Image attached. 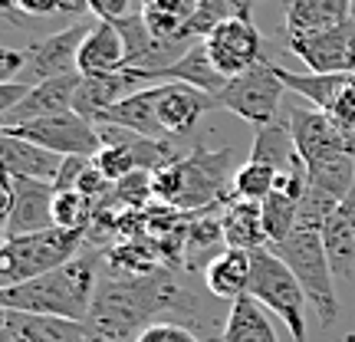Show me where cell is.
Wrapping results in <instances>:
<instances>
[{"instance_id":"1","label":"cell","mask_w":355,"mask_h":342,"mask_svg":"<svg viewBox=\"0 0 355 342\" xmlns=\"http://www.w3.org/2000/svg\"><path fill=\"white\" fill-rule=\"evenodd\" d=\"M105 266V250L83 247L69 264L56 266L37 280H26L17 287L0 290V306L3 309H24V313H40V316H63L86 323L96 290Z\"/></svg>"},{"instance_id":"2","label":"cell","mask_w":355,"mask_h":342,"mask_svg":"<svg viewBox=\"0 0 355 342\" xmlns=\"http://www.w3.org/2000/svg\"><path fill=\"white\" fill-rule=\"evenodd\" d=\"M234 148H191L181 162L155 171V201L181 211L217 207L234 198Z\"/></svg>"},{"instance_id":"3","label":"cell","mask_w":355,"mask_h":342,"mask_svg":"<svg viewBox=\"0 0 355 342\" xmlns=\"http://www.w3.org/2000/svg\"><path fill=\"white\" fill-rule=\"evenodd\" d=\"M273 254L290 266L296 280L303 283L309 306L316 309V316L322 326H332L339 319V293H336V273H332L329 254H326V243L319 230H306L296 228L283 243L270 247Z\"/></svg>"},{"instance_id":"4","label":"cell","mask_w":355,"mask_h":342,"mask_svg":"<svg viewBox=\"0 0 355 342\" xmlns=\"http://www.w3.org/2000/svg\"><path fill=\"white\" fill-rule=\"evenodd\" d=\"M86 247V234L63 228H46L24 237H7L0 250V290L37 280L56 266L69 264Z\"/></svg>"},{"instance_id":"5","label":"cell","mask_w":355,"mask_h":342,"mask_svg":"<svg viewBox=\"0 0 355 342\" xmlns=\"http://www.w3.org/2000/svg\"><path fill=\"white\" fill-rule=\"evenodd\" d=\"M250 296L257 303H263L266 309H273L286 323L293 342H309V323H306V316H309L306 313L309 309V296H306L303 283L296 280V273L270 247L254 250Z\"/></svg>"},{"instance_id":"6","label":"cell","mask_w":355,"mask_h":342,"mask_svg":"<svg viewBox=\"0 0 355 342\" xmlns=\"http://www.w3.org/2000/svg\"><path fill=\"white\" fill-rule=\"evenodd\" d=\"M283 79L277 76V69L270 60L257 63L254 69H247L241 76L227 79V86L214 96L217 109H227L237 119L250 122L254 128H263L279 119V102H283Z\"/></svg>"},{"instance_id":"7","label":"cell","mask_w":355,"mask_h":342,"mask_svg":"<svg viewBox=\"0 0 355 342\" xmlns=\"http://www.w3.org/2000/svg\"><path fill=\"white\" fill-rule=\"evenodd\" d=\"M0 132L26 139L33 145H43L56 155H86L96 158L102 152V139L99 128L92 126L89 119H83L79 112H60V115H46V119H33L24 126H0Z\"/></svg>"},{"instance_id":"8","label":"cell","mask_w":355,"mask_h":342,"mask_svg":"<svg viewBox=\"0 0 355 342\" xmlns=\"http://www.w3.org/2000/svg\"><path fill=\"white\" fill-rule=\"evenodd\" d=\"M204 46L211 53V63L217 66L220 76H241L257 63H263V37L254 24V10H243L204 37Z\"/></svg>"},{"instance_id":"9","label":"cell","mask_w":355,"mask_h":342,"mask_svg":"<svg viewBox=\"0 0 355 342\" xmlns=\"http://www.w3.org/2000/svg\"><path fill=\"white\" fill-rule=\"evenodd\" d=\"M53 201L56 191L50 181L3 175V237H24L37 230L56 228L53 224Z\"/></svg>"},{"instance_id":"10","label":"cell","mask_w":355,"mask_h":342,"mask_svg":"<svg viewBox=\"0 0 355 342\" xmlns=\"http://www.w3.org/2000/svg\"><path fill=\"white\" fill-rule=\"evenodd\" d=\"M293 56H300L309 73H355V20L306 33H286Z\"/></svg>"},{"instance_id":"11","label":"cell","mask_w":355,"mask_h":342,"mask_svg":"<svg viewBox=\"0 0 355 342\" xmlns=\"http://www.w3.org/2000/svg\"><path fill=\"white\" fill-rule=\"evenodd\" d=\"M92 26H66L60 33H50V37L37 40L26 46V66L17 83H26V86H40L46 79L56 76H69V73H79V46L83 40L89 37Z\"/></svg>"},{"instance_id":"12","label":"cell","mask_w":355,"mask_h":342,"mask_svg":"<svg viewBox=\"0 0 355 342\" xmlns=\"http://www.w3.org/2000/svg\"><path fill=\"white\" fill-rule=\"evenodd\" d=\"M290 132L296 142V152L306 165L316 162L329 152H343V148H355V135H349L339 122L322 109H306V105H290Z\"/></svg>"},{"instance_id":"13","label":"cell","mask_w":355,"mask_h":342,"mask_svg":"<svg viewBox=\"0 0 355 342\" xmlns=\"http://www.w3.org/2000/svg\"><path fill=\"white\" fill-rule=\"evenodd\" d=\"M139 83H184V86H194L207 92V96H217L220 89L227 86V76L217 73V66L211 63V53L204 46V40L191 43L184 56H178L171 66H162V69H132Z\"/></svg>"},{"instance_id":"14","label":"cell","mask_w":355,"mask_h":342,"mask_svg":"<svg viewBox=\"0 0 355 342\" xmlns=\"http://www.w3.org/2000/svg\"><path fill=\"white\" fill-rule=\"evenodd\" d=\"M3 342H99L86 323L3 309Z\"/></svg>"},{"instance_id":"15","label":"cell","mask_w":355,"mask_h":342,"mask_svg":"<svg viewBox=\"0 0 355 342\" xmlns=\"http://www.w3.org/2000/svg\"><path fill=\"white\" fill-rule=\"evenodd\" d=\"M217 109L214 96H207L201 89L184 86V83H162L158 86V126L165 132V139H181L194 132L204 112Z\"/></svg>"},{"instance_id":"16","label":"cell","mask_w":355,"mask_h":342,"mask_svg":"<svg viewBox=\"0 0 355 342\" xmlns=\"http://www.w3.org/2000/svg\"><path fill=\"white\" fill-rule=\"evenodd\" d=\"M79 79H83V73H69V76H56V79H46V83L33 86L30 96L17 109H10V112L3 115V126H24V122H33V119L73 112Z\"/></svg>"},{"instance_id":"17","label":"cell","mask_w":355,"mask_h":342,"mask_svg":"<svg viewBox=\"0 0 355 342\" xmlns=\"http://www.w3.org/2000/svg\"><path fill=\"white\" fill-rule=\"evenodd\" d=\"M66 155H56L43 145H33L26 139H17V135H7L0 132V165H3V175L10 178H33V181H56L60 168H63Z\"/></svg>"},{"instance_id":"18","label":"cell","mask_w":355,"mask_h":342,"mask_svg":"<svg viewBox=\"0 0 355 342\" xmlns=\"http://www.w3.org/2000/svg\"><path fill=\"white\" fill-rule=\"evenodd\" d=\"M322 243H326V254H329L332 273L343 283L355 280V181L349 194H345L339 207L332 211V217L322 228Z\"/></svg>"},{"instance_id":"19","label":"cell","mask_w":355,"mask_h":342,"mask_svg":"<svg viewBox=\"0 0 355 342\" xmlns=\"http://www.w3.org/2000/svg\"><path fill=\"white\" fill-rule=\"evenodd\" d=\"M125 66L128 46L122 30L115 24H96L79 46V73L83 76H102V73H119Z\"/></svg>"},{"instance_id":"20","label":"cell","mask_w":355,"mask_h":342,"mask_svg":"<svg viewBox=\"0 0 355 342\" xmlns=\"http://www.w3.org/2000/svg\"><path fill=\"white\" fill-rule=\"evenodd\" d=\"M132 86H139V79L132 69H119V73H102V76H83L76 89V102L73 112H79L83 119H89L96 126L105 109H112L115 102H122L125 96H132Z\"/></svg>"},{"instance_id":"21","label":"cell","mask_w":355,"mask_h":342,"mask_svg":"<svg viewBox=\"0 0 355 342\" xmlns=\"http://www.w3.org/2000/svg\"><path fill=\"white\" fill-rule=\"evenodd\" d=\"M96 126H119L145 139H165V132L158 126V86L139 89L122 102H115L112 109H105L96 119Z\"/></svg>"},{"instance_id":"22","label":"cell","mask_w":355,"mask_h":342,"mask_svg":"<svg viewBox=\"0 0 355 342\" xmlns=\"http://www.w3.org/2000/svg\"><path fill=\"white\" fill-rule=\"evenodd\" d=\"M250 277H254V250H234L227 247L220 257H214L204 270V287L214 293L217 300H241L250 293Z\"/></svg>"},{"instance_id":"23","label":"cell","mask_w":355,"mask_h":342,"mask_svg":"<svg viewBox=\"0 0 355 342\" xmlns=\"http://www.w3.org/2000/svg\"><path fill=\"white\" fill-rule=\"evenodd\" d=\"M273 69L290 92H296L300 99H306L313 109H322V112H332L343 89L355 79V73H290L277 63H273Z\"/></svg>"},{"instance_id":"24","label":"cell","mask_w":355,"mask_h":342,"mask_svg":"<svg viewBox=\"0 0 355 342\" xmlns=\"http://www.w3.org/2000/svg\"><path fill=\"white\" fill-rule=\"evenodd\" d=\"M201 0H141L139 13L148 33H152L158 43H175V46H191L181 40L184 33V24H188L194 10H198Z\"/></svg>"},{"instance_id":"25","label":"cell","mask_w":355,"mask_h":342,"mask_svg":"<svg viewBox=\"0 0 355 342\" xmlns=\"http://www.w3.org/2000/svg\"><path fill=\"white\" fill-rule=\"evenodd\" d=\"M220 224H224V241L234 250H260L266 247L263 234V217H260V204L230 198L220 211Z\"/></svg>"},{"instance_id":"26","label":"cell","mask_w":355,"mask_h":342,"mask_svg":"<svg viewBox=\"0 0 355 342\" xmlns=\"http://www.w3.org/2000/svg\"><path fill=\"white\" fill-rule=\"evenodd\" d=\"M286 33H306L352 20V0H286Z\"/></svg>"},{"instance_id":"27","label":"cell","mask_w":355,"mask_h":342,"mask_svg":"<svg viewBox=\"0 0 355 342\" xmlns=\"http://www.w3.org/2000/svg\"><path fill=\"white\" fill-rule=\"evenodd\" d=\"M263 309L266 306L257 303L250 293L241 296V300H234L227 309L230 316H227L224 339L220 342H277V332H273Z\"/></svg>"},{"instance_id":"28","label":"cell","mask_w":355,"mask_h":342,"mask_svg":"<svg viewBox=\"0 0 355 342\" xmlns=\"http://www.w3.org/2000/svg\"><path fill=\"white\" fill-rule=\"evenodd\" d=\"M296 142H293V132H290V122H270V126L257 128L254 135V148H250V158L254 162H263V165L277 168L279 171H286L293 165V158H296Z\"/></svg>"},{"instance_id":"29","label":"cell","mask_w":355,"mask_h":342,"mask_svg":"<svg viewBox=\"0 0 355 342\" xmlns=\"http://www.w3.org/2000/svg\"><path fill=\"white\" fill-rule=\"evenodd\" d=\"M260 217H263V234L266 247H277L300 228V201H293L290 194L273 191L263 204H260Z\"/></svg>"},{"instance_id":"30","label":"cell","mask_w":355,"mask_h":342,"mask_svg":"<svg viewBox=\"0 0 355 342\" xmlns=\"http://www.w3.org/2000/svg\"><path fill=\"white\" fill-rule=\"evenodd\" d=\"M152 201H155L152 171L135 168L132 175H125L122 181H115V188H112V194H109L105 207H112V211H148Z\"/></svg>"},{"instance_id":"31","label":"cell","mask_w":355,"mask_h":342,"mask_svg":"<svg viewBox=\"0 0 355 342\" xmlns=\"http://www.w3.org/2000/svg\"><path fill=\"white\" fill-rule=\"evenodd\" d=\"M277 168L263 165V162H254V158H247L241 168H237V175H234V198H241V201H257L263 204L273 191H277Z\"/></svg>"},{"instance_id":"32","label":"cell","mask_w":355,"mask_h":342,"mask_svg":"<svg viewBox=\"0 0 355 342\" xmlns=\"http://www.w3.org/2000/svg\"><path fill=\"white\" fill-rule=\"evenodd\" d=\"M99 211V204L89 201L86 194L79 191H56V201H53V224L63 230H76V234H86L92 217Z\"/></svg>"},{"instance_id":"33","label":"cell","mask_w":355,"mask_h":342,"mask_svg":"<svg viewBox=\"0 0 355 342\" xmlns=\"http://www.w3.org/2000/svg\"><path fill=\"white\" fill-rule=\"evenodd\" d=\"M112 188H115V181H109V178L102 175L99 168H96V162H92V165L83 171V178H79V185H76L79 194H86L89 201H96V204H105V201H109Z\"/></svg>"},{"instance_id":"34","label":"cell","mask_w":355,"mask_h":342,"mask_svg":"<svg viewBox=\"0 0 355 342\" xmlns=\"http://www.w3.org/2000/svg\"><path fill=\"white\" fill-rule=\"evenodd\" d=\"M139 342H204L201 336H194L188 326L178 323H155L139 336Z\"/></svg>"},{"instance_id":"35","label":"cell","mask_w":355,"mask_h":342,"mask_svg":"<svg viewBox=\"0 0 355 342\" xmlns=\"http://www.w3.org/2000/svg\"><path fill=\"white\" fill-rule=\"evenodd\" d=\"M89 165H92V158H86V155H66L63 168H60V175L53 181V191H76L79 178H83V171Z\"/></svg>"},{"instance_id":"36","label":"cell","mask_w":355,"mask_h":342,"mask_svg":"<svg viewBox=\"0 0 355 342\" xmlns=\"http://www.w3.org/2000/svg\"><path fill=\"white\" fill-rule=\"evenodd\" d=\"M89 13H96L99 24H119L122 17L135 10H132V0H89Z\"/></svg>"},{"instance_id":"37","label":"cell","mask_w":355,"mask_h":342,"mask_svg":"<svg viewBox=\"0 0 355 342\" xmlns=\"http://www.w3.org/2000/svg\"><path fill=\"white\" fill-rule=\"evenodd\" d=\"M26 66V50H0V83L20 79Z\"/></svg>"},{"instance_id":"38","label":"cell","mask_w":355,"mask_h":342,"mask_svg":"<svg viewBox=\"0 0 355 342\" xmlns=\"http://www.w3.org/2000/svg\"><path fill=\"white\" fill-rule=\"evenodd\" d=\"M30 89L33 86H26V83H0V115H7L10 109H17L20 102L30 96Z\"/></svg>"},{"instance_id":"39","label":"cell","mask_w":355,"mask_h":342,"mask_svg":"<svg viewBox=\"0 0 355 342\" xmlns=\"http://www.w3.org/2000/svg\"><path fill=\"white\" fill-rule=\"evenodd\" d=\"M17 10L24 17H50V13H63V0H13Z\"/></svg>"},{"instance_id":"40","label":"cell","mask_w":355,"mask_h":342,"mask_svg":"<svg viewBox=\"0 0 355 342\" xmlns=\"http://www.w3.org/2000/svg\"><path fill=\"white\" fill-rule=\"evenodd\" d=\"M89 10V0H63V13H83Z\"/></svg>"},{"instance_id":"41","label":"cell","mask_w":355,"mask_h":342,"mask_svg":"<svg viewBox=\"0 0 355 342\" xmlns=\"http://www.w3.org/2000/svg\"><path fill=\"white\" fill-rule=\"evenodd\" d=\"M352 20H355V0H352Z\"/></svg>"}]
</instances>
